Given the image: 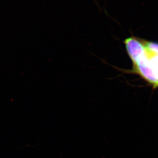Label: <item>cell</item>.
I'll return each instance as SVG.
<instances>
[{"label": "cell", "mask_w": 158, "mask_h": 158, "mask_svg": "<svg viewBox=\"0 0 158 158\" xmlns=\"http://www.w3.org/2000/svg\"><path fill=\"white\" fill-rule=\"evenodd\" d=\"M133 71L155 87H158V72L146 53L133 64Z\"/></svg>", "instance_id": "obj_1"}, {"label": "cell", "mask_w": 158, "mask_h": 158, "mask_svg": "<svg viewBox=\"0 0 158 158\" xmlns=\"http://www.w3.org/2000/svg\"><path fill=\"white\" fill-rule=\"evenodd\" d=\"M144 45L147 51L158 55V43L155 42H147Z\"/></svg>", "instance_id": "obj_3"}, {"label": "cell", "mask_w": 158, "mask_h": 158, "mask_svg": "<svg viewBox=\"0 0 158 158\" xmlns=\"http://www.w3.org/2000/svg\"><path fill=\"white\" fill-rule=\"evenodd\" d=\"M127 53L131 59L133 64L138 61L146 55V49L144 44L136 37H128L124 41Z\"/></svg>", "instance_id": "obj_2"}]
</instances>
